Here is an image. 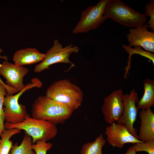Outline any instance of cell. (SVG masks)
Here are the masks:
<instances>
[{
  "instance_id": "22",
  "label": "cell",
  "mask_w": 154,
  "mask_h": 154,
  "mask_svg": "<svg viewBox=\"0 0 154 154\" xmlns=\"http://www.w3.org/2000/svg\"><path fill=\"white\" fill-rule=\"evenodd\" d=\"M52 143L46 142L42 140L37 141L35 144H32L31 148L35 152L36 154H46L48 151L52 147Z\"/></svg>"
},
{
  "instance_id": "9",
  "label": "cell",
  "mask_w": 154,
  "mask_h": 154,
  "mask_svg": "<svg viewBox=\"0 0 154 154\" xmlns=\"http://www.w3.org/2000/svg\"><path fill=\"white\" fill-rule=\"evenodd\" d=\"M123 94L122 90H118L113 91L104 98L102 111L107 123L110 125L116 122L122 114Z\"/></svg>"
},
{
  "instance_id": "10",
  "label": "cell",
  "mask_w": 154,
  "mask_h": 154,
  "mask_svg": "<svg viewBox=\"0 0 154 154\" xmlns=\"http://www.w3.org/2000/svg\"><path fill=\"white\" fill-rule=\"evenodd\" d=\"M105 133L108 142L113 147L122 148L127 143L143 142L133 136L124 124L118 123H113L107 127Z\"/></svg>"
},
{
  "instance_id": "21",
  "label": "cell",
  "mask_w": 154,
  "mask_h": 154,
  "mask_svg": "<svg viewBox=\"0 0 154 154\" xmlns=\"http://www.w3.org/2000/svg\"><path fill=\"white\" fill-rule=\"evenodd\" d=\"M133 147L136 153L145 151L149 154H154V140L136 143L133 145Z\"/></svg>"
},
{
  "instance_id": "15",
  "label": "cell",
  "mask_w": 154,
  "mask_h": 154,
  "mask_svg": "<svg viewBox=\"0 0 154 154\" xmlns=\"http://www.w3.org/2000/svg\"><path fill=\"white\" fill-rule=\"evenodd\" d=\"M144 90L141 98L137 102L138 109L144 110L154 106V81L147 78L143 81Z\"/></svg>"
},
{
  "instance_id": "19",
  "label": "cell",
  "mask_w": 154,
  "mask_h": 154,
  "mask_svg": "<svg viewBox=\"0 0 154 154\" xmlns=\"http://www.w3.org/2000/svg\"><path fill=\"white\" fill-rule=\"evenodd\" d=\"M122 46L125 51L129 54L128 68H127V69L130 66L131 56L132 55L135 54H139L148 58L152 61L154 65V55L152 53L143 50L142 49L141 47L139 46H134V48H131L124 44H123Z\"/></svg>"
},
{
  "instance_id": "24",
  "label": "cell",
  "mask_w": 154,
  "mask_h": 154,
  "mask_svg": "<svg viewBox=\"0 0 154 154\" xmlns=\"http://www.w3.org/2000/svg\"><path fill=\"white\" fill-rule=\"evenodd\" d=\"M3 52V50L1 48H0V58L5 59L6 61H8L7 58L6 56H3L0 55V54ZM1 66V64H0V68ZM0 82L3 84L7 90V94L8 95H13L14 94L18 93L19 92L17 90L11 88L7 84H5L1 80L0 78Z\"/></svg>"
},
{
  "instance_id": "7",
  "label": "cell",
  "mask_w": 154,
  "mask_h": 154,
  "mask_svg": "<svg viewBox=\"0 0 154 154\" xmlns=\"http://www.w3.org/2000/svg\"><path fill=\"white\" fill-rule=\"evenodd\" d=\"M108 0H101L88 7L81 13L80 19L72 30L75 34L87 33L96 29L106 19L104 16L105 5Z\"/></svg>"
},
{
  "instance_id": "18",
  "label": "cell",
  "mask_w": 154,
  "mask_h": 154,
  "mask_svg": "<svg viewBox=\"0 0 154 154\" xmlns=\"http://www.w3.org/2000/svg\"><path fill=\"white\" fill-rule=\"evenodd\" d=\"M32 144V138L26 133L21 144L18 145L16 143L13 145L9 154H33L35 152L31 148Z\"/></svg>"
},
{
  "instance_id": "2",
  "label": "cell",
  "mask_w": 154,
  "mask_h": 154,
  "mask_svg": "<svg viewBox=\"0 0 154 154\" xmlns=\"http://www.w3.org/2000/svg\"><path fill=\"white\" fill-rule=\"evenodd\" d=\"M49 98L67 106L74 111L81 106L83 93L80 88L67 79L54 82L47 90Z\"/></svg>"
},
{
  "instance_id": "6",
  "label": "cell",
  "mask_w": 154,
  "mask_h": 154,
  "mask_svg": "<svg viewBox=\"0 0 154 154\" xmlns=\"http://www.w3.org/2000/svg\"><path fill=\"white\" fill-rule=\"evenodd\" d=\"M53 46L48 50L45 54V57L40 63L35 67L34 71L40 73L43 71L49 69L51 65L59 63L69 64L72 67L74 64L70 62L69 58L73 53H76L79 48L76 46L71 44L64 47L58 40H55Z\"/></svg>"
},
{
  "instance_id": "8",
  "label": "cell",
  "mask_w": 154,
  "mask_h": 154,
  "mask_svg": "<svg viewBox=\"0 0 154 154\" xmlns=\"http://www.w3.org/2000/svg\"><path fill=\"white\" fill-rule=\"evenodd\" d=\"M138 99V93L135 89L131 90L129 94H123V112L117 121L124 124L130 133L138 139L137 130L134 127L133 125L138 112V108L136 105Z\"/></svg>"
},
{
  "instance_id": "20",
  "label": "cell",
  "mask_w": 154,
  "mask_h": 154,
  "mask_svg": "<svg viewBox=\"0 0 154 154\" xmlns=\"http://www.w3.org/2000/svg\"><path fill=\"white\" fill-rule=\"evenodd\" d=\"M7 94L5 87L0 82V137L5 130L4 121L5 116L3 110V104L5 98Z\"/></svg>"
},
{
  "instance_id": "13",
  "label": "cell",
  "mask_w": 154,
  "mask_h": 154,
  "mask_svg": "<svg viewBox=\"0 0 154 154\" xmlns=\"http://www.w3.org/2000/svg\"><path fill=\"white\" fill-rule=\"evenodd\" d=\"M141 125L138 139L142 142L154 140V113L151 108L142 110L139 113Z\"/></svg>"
},
{
  "instance_id": "25",
  "label": "cell",
  "mask_w": 154,
  "mask_h": 154,
  "mask_svg": "<svg viewBox=\"0 0 154 154\" xmlns=\"http://www.w3.org/2000/svg\"><path fill=\"white\" fill-rule=\"evenodd\" d=\"M136 152L135 151L133 146L130 147L127 149L125 154H136Z\"/></svg>"
},
{
  "instance_id": "3",
  "label": "cell",
  "mask_w": 154,
  "mask_h": 154,
  "mask_svg": "<svg viewBox=\"0 0 154 154\" xmlns=\"http://www.w3.org/2000/svg\"><path fill=\"white\" fill-rule=\"evenodd\" d=\"M104 15L106 19H111L129 27L142 25L147 20L145 14L131 9L120 0H108L105 7Z\"/></svg>"
},
{
  "instance_id": "17",
  "label": "cell",
  "mask_w": 154,
  "mask_h": 154,
  "mask_svg": "<svg viewBox=\"0 0 154 154\" xmlns=\"http://www.w3.org/2000/svg\"><path fill=\"white\" fill-rule=\"evenodd\" d=\"M20 132L21 130L17 128L7 129L3 132L0 136V154H9L13 145L10 139Z\"/></svg>"
},
{
  "instance_id": "5",
  "label": "cell",
  "mask_w": 154,
  "mask_h": 154,
  "mask_svg": "<svg viewBox=\"0 0 154 154\" xmlns=\"http://www.w3.org/2000/svg\"><path fill=\"white\" fill-rule=\"evenodd\" d=\"M42 85L41 82L37 78H33L31 82L25 85V87L15 95L7 94L3 104V110L5 120L7 122L13 124L20 123L23 121L28 114L25 106L20 104L19 99L22 94L27 90L33 87L41 88Z\"/></svg>"
},
{
  "instance_id": "11",
  "label": "cell",
  "mask_w": 154,
  "mask_h": 154,
  "mask_svg": "<svg viewBox=\"0 0 154 154\" xmlns=\"http://www.w3.org/2000/svg\"><path fill=\"white\" fill-rule=\"evenodd\" d=\"M148 26L144 24L129 29L126 35L128 46H139L147 51L154 52V31H148Z\"/></svg>"
},
{
  "instance_id": "16",
  "label": "cell",
  "mask_w": 154,
  "mask_h": 154,
  "mask_svg": "<svg viewBox=\"0 0 154 154\" xmlns=\"http://www.w3.org/2000/svg\"><path fill=\"white\" fill-rule=\"evenodd\" d=\"M106 140L102 134L92 142L84 144L82 147L81 154H102V148L105 144Z\"/></svg>"
},
{
  "instance_id": "26",
  "label": "cell",
  "mask_w": 154,
  "mask_h": 154,
  "mask_svg": "<svg viewBox=\"0 0 154 154\" xmlns=\"http://www.w3.org/2000/svg\"><path fill=\"white\" fill-rule=\"evenodd\" d=\"M33 154H36L35 153H34Z\"/></svg>"
},
{
  "instance_id": "12",
  "label": "cell",
  "mask_w": 154,
  "mask_h": 154,
  "mask_svg": "<svg viewBox=\"0 0 154 154\" xmlns=\"http://www.w3.org/2000/svg\"><path fill=\"white\" fill-rule=\"evenodd\" d=\"M29 72V69L23 66L4 61L0 68V75L6 80L7 85L19 92L23 89L24 77Z\"/></svg>"
},
{
  "instance_id": "14",
  "label": "cell",
  "mask_w": 154,
  "mask_h": 154,
  "mask_svg": "<svg viewBox=\"0 0 154 154\" xmlns=\"http://www.w3.org/2000/svg\"><path fill=\"white\" fill-rule=\"evenodd\" d=\"M45 57V54L41 53L36 48H28L16 51L13 60L15 64L23 66L42 61Z\"/></svg>"
},
{
  "instance_id": "4",
  "label": "cell",
  "mask_w": 154,
  "mask_h": 154,
  "mask_svg": "<svg viewBox=\"0 0 154 154\" xmlns=\"http://www.w3.org/2000/svg\"><path fill=\"white\" fill-rule=\"evenodd\" d=\"M5 129L17 128L25 131L31 137L33 144L39 140L46 141L53 139L57 135L56 125L47 121L31 117L28 114L22 122L16 124L6 122Z\"/></svg>"
},
{
  "instance_id": "23",
  "label": "cell",
  "mask_w": 154,
  "mask_h": 154,
  "mask_svg": "<svg viewBox=\"0 0 154 154\" xmlns=\"http://www.w3.org/2000/svg\"><path fill=\"white\" fill-rule=\"evenodd\" d=\"M145 15L146 16L150 17V19L147 24L148 27L153 31H154V0H150L147 3L145 7Z\"/></svg>"
},
{
  "instance_id": "1",
  "label": "cell",
  "mask_w": 154,
  "mask_h": 154,
  "mask_svg": "<svg viewBox=\"0 0 154 154\" xmlns=\"http://www.w3.org/2000/svg\"><path fill=\"white\" fill-rule=\"evenodd\" d=\"M73 112L66 105L44 95L39 96L35 100L32 105L31 116L33 118L56 125L64 123Z\"/></svg>"
}]
</instances>
